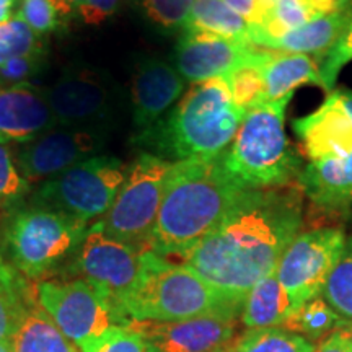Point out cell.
Listing matches in <instances>:
<instances>
[{"label": "cell", "mask_w": 352, "mask_h": 352, "mask_svg": "<svg viewBox=\"0 0 352 352\" xmlns=\"http://www.w3.org/2000/svg\"><path fill=\"white\" fill-rule=\"evenodd\" d=\"M87 230V223L57 210L38 206L21 209L6 228L10 264L26 279H43L77 252Z\"/></svg>", "instance_id": "cell-6"}, {"label": "cell", "mask_w": 352, "mask_h": 352, "mask_svg": "<svg viewBox=\"0 0 352 352\" xmlns=\"http://www.w3.org/2000/svg\"><path fill=\"white\" fill-rule=\"evenodd\" d=\"M16 3H19V0H0V25L13 19Z\"/></svg>", "instance_id": "cell-42"}, {"label": "cell", "mask_w": 352, "mask_h": 352, "mask_svg": "<svg viewBox=\"0 0 352 352\" xmlns=\"http://www.w3.org/2000/svg\"><path fill=\"white\" fill-rule=\"evenodd\" d=\"M315 346L300 334L279 327L250 329L232 344V352H314Z\"/></svg>", "instance_id": "cell-27"}, {"label": "cell", "mask_w": 352, "mask_h": 352, "mask_svg": "<svg viewBox=\"0 0 352 352\" xmlns=\"http://www.w3.org/2000/svg\"><path fill=\"white\" fill-rule=\"evenodd\" d=\"M46 54L20 56L15 59L0 64V85L13 87L21 83H30V78L38 76L44 65Z\"/></svg>", "instance_id": "cell-36"}, {"label": "cell", "mask_w": 352, "mask_h": 352, "mask_svg": "<svg viewBox=\"0 0 352 352\" xmlns=\"http://www.w3.org/2000/svg\"><path fill=\"white\" fill-rule=\"evenodd\" d=\"M263 47L253 43L183 32L175 47V67L189 83L226 77L241 65L258 59Z\"/></svg>", "instance_id": "cell-15"}, {"label": "cell", "mask_w": 352, "mask_h": 352, "mask_svg": "<svg viewBox=\"0 0 352 352\" xmlns=\"http://www.w3.org/2000/svg\"><path fill=\"white\" fill-rule=\"evenodd\" d=\"M52 2H54L59 15L64 16V15H70V13L74 12L78 13V8L83 6L85 0H52Z\"/></svg>", "instance_id": "cell-41"}, {"label": "cell", "mask_w": 352, "mask_h": 352, "mask_svg": "<svg viewBox=\"0 0 352 352\" xmlns=\"http://www.w3.org/2000/svg\"><path fill=\"white\" fill-rule=\"evenodd\" d=\"M103 144V129L57 126L21 144L15 164L28 183L47 182L87 158L95 157Z\"/></svg>", "instance_id": "cell-13"}, {"label": "cell", "mask_w": 352, "mask_h": 352, "mask_svg": "<svg viewBox=\"0 0 352 352\" xmlns=\"http://www.w3.org/2000/svg\"><path fill=\"white\" fill-rule=\"evenodd\" d=\"M292 126L310 162L352 155V90L334 88L320 108Z\"/></svg>", "instance_id": "cell-14"}, {"label": "cell", "mask_w": 352, "mask_h": 352, "mask_svg": "<svg viewBox=\"0 0 352 352\" xmlns=\"http://www.w3.org/2000/svg\"><path fill=\"white\" fill-rule=\"evenodd\" d=\"M186 80L160 57H144L131 77L132 120L139 132L151 129L182 98Z\"/></svg>", "instance_id": "cell-17"}, {"label": "cell", "mask_w": 352, "mask_h": 352, "mask_svg": "<svg viewBox=\"0 0 352 352\" xmlns=\"http://www.w3.org/2000/svg\"><path fill=\"white\" fill-rule=\"evenodd\" d=\"M303 191L297 184L246 189L222 223L183 254L182 264L210 285L245 302L276 271L300 233Z\"/></svg>", "instance_id": "cell-1"}, {"label": "cell", "mask_w": 352, "mask_h": 352, "mask_svg": "<svg viewBox=\"0 0 352 352\" xmlns=\"http://www.w3.org/2000/svg\"><path fill=\"white\" fill-rule=\"evenodd\" d=\"M233 12L239 13L246 23L250 25V28L256 21V0H223Z\"/></svg>", "instance_id": "cell-40"}, {"label": "cell", "mask_w": 352, "mask_h": 352, "mask_svg": "<svg viewBox=\"0 0 352 352\" xmlns=\"http://www.w3.org/2000/svg\"><path fill=\"white\" fill-rule=\"evenodd\" d=\"M321 297L342 318L352 323V236L346 239L341 256L324 284Z\"/></svg>", "instance_id": "cell-29"}, {"label": "cell", "mask_w": 352, "mask_h": 352, "mask_svg": "<svg viewBox=\"0 0 352 352\" xmlns=\"http://www.w3.org/2000/svg\"><path fill=\"white\" fill-rule=\"evenodd\" d=\"M0 352H13L10 341H0Z\"/></svg>", "instance_id": "cell-43"}, {"label": "cell", "mask_w": 352, "mask_h": 352, "mask_svg": "<svg viewBox=\"0 0 352 352\" xmlns=\"http://www.w3.org/2000/svg\"><path fill=\"white\" fill-rule=\"evenodd\" d=\"M351 0H305L311 19H321V16L331 15L334 12H340L344 8Z\"/></svg>", "instance_id": "cell-39"}, {"label": "cell", "mask_w": 352, "mask_h": 352, "mask_svg": "<svg viewBox=\"0 0 352 352\" xmlns=\"http://www.w3.org/2000/svg\"><path fill=\"white\" fill-rule=\"evenodd\" d=\"M261 72L266 87L264 103L294 95V90L302 85H318L323 88L320 63L308 54L270 51L261 65Z\"/></svg>", "instance_id": "cell-21"}, {"label": "cell", "mask_w": 352, "mask_h": 352, "mask_svg": "<svg viewBox=\"0 0 352 352\" xmlns=\"http://www.w3.org/2000/svg\"><path fill=\"white\" fill-rule=\"evenodd\" d=\"M127 166L111 155L87 158L44 182L33 197V206L57 210L88 226L111 208L126 179Z\"/></svg>", "instance_id": "cell-8"}, {"label": "cell", "mask_w": 352, "mask_h": 352, "mask_svg": "<svg viewBox=\"0 0 352 352\" xmlns=\"http://www.w3.org/2000/svg\"><path fill=\"white\" fill-rule=\"evenodd\" d=\"M173 162L142 152L127 166L124 183L111 208L91 223L111 239L147 250Z\"/></svg>", "instance_id": "cell-7"}, {"label": "cell", "mask_w": 352, "mask_h": 352, "mask_svg": "<svg viewBox=\"0 0 352 352\" xmlns=\"http://www.w3.org/2000/svg\"><path fill=\"white\" fill-rule=\"evenodd\" d=\"M294 95L248 109L223 164L246 189L290 184L302 171V155L284 129L285 109Z\"/></svg>", "instance_id": "cell-5"}, {"label": "cell", "mask_w": 352, "mask_h": 352, "mask_svg": "<svg viewBox=\"0 0 352 352\" xmlns=\"http://www.w3.org/2000/svg\"><path fill=\"white\" fill-rule=\"evenodd\" d=\"M183 32L252 43L250 25L223 0H195Z\"/></svg>", "instance_id": "cell-25"}, {"label": "cell", "mask_w": 352, "mask_h": 352, "mask_svg": "<svg viewBox=\"0 0 352 352\" xmlns=\"http://www.w3.org/2000/svg\"><path fill=\"white\" fill-rule=\"evenodd\" d=\"M120 2L121 0H85L78 8V15L82 16L83 23L100 25L118 10Z\"/></svg>", "instance_id": "cell-37"}, {"label": "cell", "mask_w": 352, "mask_h": 352, "mask_svg": "<svg viewBox=\"0 0 352 352\" xmlns=\"http://www.w3.org/2000/svg\"><path fill=\"white\" fill-rule=\"evenodd\" d=\"M30 189V183L20 173L10 148L0 144V204L20 199Z\"/></svg>", "instance_id": "cell-35"}, {"label": "cell", "mask_w": 352, "mask_h": 352, "mask_svg": "<svg viewBox=\"0 0 352 352\" xmlns=\"http://www.w3.org/2000/svg\"><path fill=\"white\" fill-rule=\"evenodd\" d=\"M294 311L290 298L277 279L276 271L254 285L246 294L241 321L246 328H276Z\"/></svg>", "instance_id": "cell-22"}, {"label": "cell", "mask_w": 352, "mask_h": 352, "mask_svg": "<svg viewBox=\"0 0 352 352\" xmlns=\"http://www.w3.org/2000/svg\"><path fill=\"white\" fill-rule=\"evenodd\" d=\"M32 54H46V47L41 38L25 23L20 13H15L12 20L0 25V64Z\"/></svg>", "instance_id": "cell-30"}, {"label": "cell", "mask_w": 352, "mask_h": 352, "mask_svg": "<svg viewBox=\"0 0 352 352\" xmlns=\"http://www.w3.org/2000/svg\"><path fill=\"white\" fill-rule=\"evenodd\" d=\"M13 352H82L34 302L12 338Z\"/></svg>", "instance_id": "cell-24"}, {"label": "cell", "mask_w": 352, "mask_h": 352, "mask_svg": "<svg viewBox=\"0 0 352 352\" xmlns=\"http://www.w3.org/2000/svg\"><path fill=\"white\" fill-rule=\"evenodd\" d=\"M243 303L184 264L147 252L144 274L122 302L121 314L127 320L182 321L209 315L239 316Z\"/></svg>", "instance_id": "cell-4"}, {"label": "cell", "mask_w": 352, "mask_h": 352, "mask_svg": "<svg viewBox=\"0 0 352 352\" xmlns=\"http://www.w3.org/2000/svg\"><path fill=\"white\" fill-rule=\"evenodd\" d=\"M212 352H232V344H228L226 347H220V349H215Z\"/></svg>", "instance_id": "cell-44"}, {"label": "cell", "mask_w": 352, "mask_h": 352, "mask_svg": "<svg viewBox=\"0 0 352 352\" xmlns=\"http://www.w3.org/2000/svg\"><path fill=\"white\" fill-rule=\"evenodd\" d=\"M344 324H351L349 321L338 314L323 297L318 296L297 310H294L279 328L287 329L290 333L300 334L303 338L318 340L329 333L338 331Z\"/></svg>", "instance_id": "cell-26"}, {"label": "cell", "mask_w": 352, "mask_h": 352, "mask_svg": "<svg viewBox=\"0 0 352 352\" xmlns=\"http://www.w3.org/2000/svg\"><path fill=\"white\" fill-rule=\"evenodd\" d=\"M38 302L32 285L10 263L0 256V341H12L28 308Z\"/></svg>", "instance_id": "cell-23"}, {"label": "cell", "mask_w": 352, "mask_h": 352, "mask_svg": "<svg viewBox=\"0 0 352 352\" xmlns=\"http://www.w3.org/2000/svg\"><path fill=\"white\" fill-rule=\"evenodd\" d=\"M57 127L43 90L32 83L0 85V144H25Z\"/></svg>", "instance_id": "cell-18"}, {"label": "cell", "mask_w": 352, "mask_h": 352, "mask_svg": "<svg viewBox=\"0 0 352 352\" xmlns=\"http://www.w3.org/2000/svg\"><path fill=\"white\" fill-rule=\"evenodd\" d=\"M246 111L235 103L226 78L195 83L173 109L139 140L170 162L220 155L230 147Z\"/></svg>", "instance_id": "cell-3"}, {"label": "cell", "mask_w": 352, "mask_h": 352, "mask_svg": "<svg viewBox=\"0 0 352 352\" xmlns=\"http://www.w3.org/2000/svg\"><path fill=\"white\" fill-rule=\"evenodd\" d=\"M236 316L209 315L182 321L129 320L126 327L157 352H212L232 344Z\"/></svg>", "instance_id": "cell-16"}, {"label": "cell", "mask_w": 352, "mask_h": 352, "mask_svg": "<svg viewBox=\"0 0 352 352\" xmlns=\"http://www.w3.org/2000/svg\"><path fill=\"white\" fill-rule=\"evenodd\" d=\"M352 60V20L346 26L344 32L338 38V41L333 44L331 50L324 54L320 63L321 80H323V90L329 91L334 90L336 87L338 77H340L341 70L346 67Z\"/></svg>", "instance_id": "cell-32"}, {"label": "cell", "mask_w": 352, "mask_h": 352, "mask_svg": "<svg viewBox=\"0 0 352 352\" xmlns=\"http://www.w3.org/2000/svg\"><path fill=\"white\" fill-rule=\"evenodd\" d=\"M314 352H352V331L338 329L321 341Z\"/></svg>", "instance_id": "cell-38"}, {"label": "cell", "mask_w": 352, "mask_h": 352, "mask_svg": "<svg viewBox=\"0 0 352 352\" xmlns=\"http://www.w3.org/2000/svg\"><path fill=\"white\" fill-rule=\"evenodd\" d=\"M83 352H157L148 341L127 327H113Z\"/></svg>", "instance_id": "cell-33"}, {"label": "cell", "mask_w": 352, "mask_h": 352, "mask_svg": "<svg viewBox=\"0 0 352 352\" xmlns=\"http://www.w3.org/2000/svg\"><path fill=\"white\" fill-rule=\"evenodd\" d=\"M145 19L157 28L183 30L195 0H139Z\"/></svg>", "instance_id": "cell-31"}, {"label": "cell", "mask_w": 352, "mask_h": 352, "mask_svg": "<svg viewBox=\"0 0 352 352\" xmlns=\"http://www.w3.org/2000/svg\"><path fill=\"white\" fill-rule=\"evenodd\" d=\"M223 153L173 162L148 252L182 258L235 208L246 188L227 170Z\"/></svg>", "instance_id": "cell-2"}, {"label": "cell", "mask_w": 352, "mask_h": 352, "mask_svg": "<svg viewBox=\"0 0 352 352\" xmlns=\"http://www.w3.org/2000/svg\"><path fill=\"white\" fill-rule=\"evenodd\" d=\"M19 13L39 38L59 28V12L52 0H21Z\"/></svg>", "instance_id": "cell-34"}, {"label": "cell", "mask_w": 352, "mask_h": 352, "mask_svg": "<svg viewBox=\"0 0 352 352\" xmlns=\"http://www.w3.org/2000/svg\"><path fill=\"white\" fill-rule=\"evenodd\" d=\"M346 243L344 230L323 227L294 239L276 267V276L294 310L321 296Z\"/></svg>", "instance_id": "cell-11"}, {"label": "cell", "mask_w": 352, "mask_h": 352, "mask_svg": "<svg viewBox=\"0 0 352 352\" xmlns=\"http://www.w3.org/2000/svg\"><path fill=\"white\" fill-rule=\"evenodd\" d=\"M267 54H270V50H263L258 59L241 65V67L235 69L228 76L223 77L233 101L240 108H243L245 111L264 103V90H266V87H264L261 65L266 60Z\"/></svg>", "instance_id": "cell-28"}, {"label": "cell", "mask_w": 352, "mask_h": 352, "mask_svg": "<svg viewBox=\"0 0 352 352\" xmlns=\"http://www.w3.org/2000/svg\"><path fill=\"white\" fill-rule=\"evenodd\" d=\"M57 126L101 129L111 111V87L101 70L70 65L43 90Z\"/></svg>", "instance_id": "cell-12"}, {"label": "cell", "mask_w": 352, "mask_h": 352, "mask_svg": "<svg viewBox=\"0 0 352 352\" xmlns=\"http://www.w3.org/2000/svg\"><path fill=\"white\" fill-rule=\"evenodd\" d=\"M352 20V0L340 12L331 15L321 16L307 25L294 30L280 38L266 39L258 47L279 52H298V54L315 56V59L321 63L324 54L331 50V46L338 41L344 28Z\"/></svg>", "instance_id": "cell-20"}, {"label": "cell", "mask_w": 352, "mask_h": 352, "mask_svg": "<svg viewBox=\"0 0 352 352\" xmlns=\"http://www.w3.org/2000/svg\"><path fill=\"white\" fill-rule=\"evenodd\" d=\"M39 307L65 338L82 352L113 327H126L127 318L87 280H41L36 285Z\"/></svg>", "instance_id": "cell-9"}, {"label": "cell", "mask_w": 352, "mask_h": 352, "mask_svg": "<svg viewBox=\"0 0 352 352\" xmlns=\"http://www.w3.org/2000/svg\"><path fill=\"white\" fill-rule=\"evenodd\" d=\"M147 252L148 250L114 240L90 226L78 246L72 271L94 285L121 314L122 302L144 274Z\"/></svg>", "instance_id": "cell-10"}, {"label": "cell", "mask_w": 352, "mask_h": 352, "mask_svg": "<svg viewBox=\"0 0 352 352\" xmlns=\"http://www.w3.org/2000/svg\"><path fill=\"white\" fill-rule=\"evenodd\" d=\"M303 195L323 209L352 208V155L310 162L297 178Z\"/></svg>", "instance_id": "cell-19"}]
</instances>
